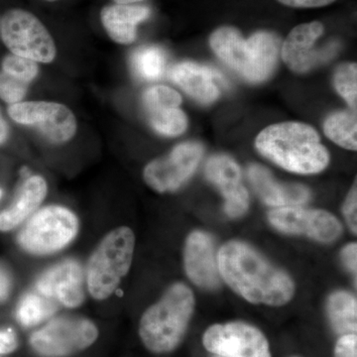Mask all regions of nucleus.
Masks as SVG:
<instances>
[{
  "label": "nucleus",
  "instance_id": "1",
  "mask_svg": "<svg viewBox=\"0 0 357 357\" xmlns=\"http://www.w3.org/2000/svg\"><path fill=\"white\" fill-rule=\"evenodd\" d=\"M220 277L252 304L280 307L295 295V284L283 270L241 241L225 243L218 255Z\"/></svg>",
  "mask_w": 357,
  "mask_h": 357
},
{
  "label": "nucleus",
  "instance_id": "33",
  "mask_svg": "<svg viewBox=\"0 0 357 357\" xmlns=\"http://www.w3.org/2000/svg\"><path fill=\"white\" fill-rule=\"evenodd\" d=\"M280 3L286 6L295 7V8H317L330 6L335 0H278Z\"/></svg>",
  "mask_w": 357,
  "mask_h": 357
},
{
  "label": "nucleus",
  "instance_id": "32",
  "mask_svg": "<svg viewBox=\"0 0 357 357\" xmlns=\"http://www.w3.org/2000/svg\"><path fill=\"white\" fill-rule=\"evenodd\" d=\"M17 337L13 330L0 331V354H11L17 349Z\"/></svg>",
  "mask_w": 357,
  "mask_h": 357
},
{
  "label": "nucleus",
  "instance_id": "40",
  "mask_svg": "<svg viewBox=\"0 0 357 357\" xmlns=\"http://www.w3.org/2000/svg\"><path fill=\"white\" fill-rule=\"evenodd\" d=\"M217 357H222V356H218Z\"/></svg>",
  "mask_w": 357,
  "mask_h": 357
},
{
  "label": "nucleus",
  "instance_id": "34",
  "mask_svg": "<svg viewBox=\"0 0 357 357\" xmlns=\"http://www.w3.org/2000/svg\"><path fill=\"white\" fill-rule=\"evenodd\" d=\"M342 260L345 266L351 270V273L356 277L357 270V246L356 243H351L345 246L342 252Z\"/></svg>",
  "mask_w": 357,
  "mask_h": 357
},
{
  "label": "nucleus",
  "instance_id": "6",
  "mask_svg": "<svg viewBox=\"0 0 357 357\" xmlns=\"http://www.w3.org/2000/svg\"><path fill=\"white\" fill-rule=\"evenodd\" d=\"M79 229V218L69 208L45 206L28 218L18 236V243L31 255H53L67 248L77 236Z\"/></svg>",
  "mask_w": 357,
  "mask_h": 357
},
{
  "label": "nucleus",
  "instance_id": "26",
  "mask_svg": "<svg viewBox=\"0 0 357 357\" xmlns=\"http://www.w3.org/2000/svg\"><path fill=\"white\" fill-rule=\"evenodd\" d=\"M337 93L347 100L352 110L356 109L357 66L354 63L342 64L337 68L333 77Z\"/></svg>",
  "mask_w": 357,
  "mask_h": 357
},
{
  "label": "nucleus",
  "instance_id": "27",
  "mask_svg": "<svg viewBox=\"0 0 357 357\" xmlns=\"http://www.w3.org/2000/svg\"><path fill=\"white\" fill-rule=\"evenodd\" d=\"M146 112L162 109L180 107L182 98L175 89L166 86H155L147 89L142 96Z\"/></svg>",
  "mask_w": 357,
  "mask_h": 357
},
{
  "label": "nucleus",
  "instance_id": "19",
  "mask_svg": "<svg viewBox=\"0 0 357 357\" xmlns=\"http://www.w3.org/2000/svg\"><path fill=\"white\" fill-rule=\"evenodd\" d=\"M151 15V9L137 4H110L100 13L103 28L112 41L128 45L135 41L137 27Z\"/></svg>",
  "mask_w": 357,
  "mask_h": 357
},
{
  "label": "nucleus",
  "instance_id": "3",
  "mask_svg": "<svg viewBox=\"0 0 357 357\" xmlns=\"http://www.w3.org/2000/svg\"><path fill=\"white\" fill-rule=\"evenodd\" d=\"M211 49L227 67L249 83H262L273 74L280 50L274 33L256 32L248 40L236 28H218L210 38Z\"/></svg>",
  "mask_w": 357,
  "mask_h": 357
},
{
  "label": "nucleus",
  "instance_id": "23",
  "mask_svg": "<svg viewBox=\"0 0 357 357\" xmlns=\"http://www.w3.org/2000/svg\"><path fill=\"white\" fill-rule=\"evenodd\" d=\"M326 135L342 148L356 150V110L335 112L326 119L324 126Z\"/></svg>",
  "mask_w": 357,
  "mask_h": 357
},
{
  "label": "nucleus",
  "instance_id": "5",
  "mask_svg": "<svg viewBox=\"0 0 357 357\" xmlns=\"http://www.w3.org/2000/svg\"><path fill=\"white\" fill-rule=\"evenodd\" d=\"M135 236L128 227L110 230L88 263L86 288L95 300L109 299L128 275L132 264Z\"/></svg>",
  "mask_w": 357,
  "mask_h": 357
},
{
  "label": "nucleus",
  "instance_id": "4",
  "mask_svg": "<svg viewBox=\"0 0 357 357\" xmlns=\"http://www.w3.org/2000/svg\"><path fill=\"white\" fill-rule=\"evenodd\" d=\"M194 309L191 289L183 283L174 284L143 314L139 325L143 344L154 354L174 351L185 337Z\"/></svg>",
  "mask_w": 357,
  "mask_h": 357
},
{
  "label": "nucleus",
  "instance_id": "36",
  "mask_svg": "<svg viewBox=\"0 0 357 357\" xmlns=\"http://www.w3.org/2000/svg\"><path fill=\"white\" fill-rule=\"evenodd\" d=\"M9 136V128L8 124L6 119H4L3 115L0 112V145L4 144L8 139Z\"/></svg>",
  "mask_w": 357,
  "mask_h": 357
},
{
  "label": "nucleus",
  "instance_id": "22",
  "mask_svg": "<svg viewBox=\"0 0 357 357\" xmlns=\"http://www.w3.org/2000/svg\"><path fill=\"white\" fill-rule=\"evenodd\" d=\"M134 76L141 81H158L166 69V54L158 46H143L136 49L130 57Z\"/></svg>",
  "mask_w": 357,
  "mask_h": 357
},
{
  "label": "nucleus",
  "instance_id": "15",
  "mask_svg": "<svg viewBox=\"0 0 357 357\" xmlns=\"http://www.w3.org/2000/svg\"><path fill=\"white\" fill-rule=\"evenodd\" d=\"M185 273L199 287L213 290L220 286L218 255L213 237L204 231L192 232L185 241L184 250Z\"/></svg>",
  "mask_w": 357,
  "mask_h": 357
},
{
  "label": "nucleus",
  "instance_id": "12",
  "mask_svg": "<svg viewBox=\"0 0 357 357\" xmlns=\"http://www.w3.org/2000/svg\"><path fill=\"white\" fill-rule=\"evenodd\" d=\"M323 34L324 26L319 21L298 25L289 33L282 46V58L289 69L305 74L337 55L340 49L337 43L326 45L323 49L314 48Z\"/></svg>",
  "mask_w": 357,
  "mask_h": 357
},
{
  "label": "nucleus",
  "instance_id": "20",
  "mask_svg": "<svg viewBox=\"0 0 357 357\" xmlns=\"http://www.w3.org/2000/svg\"><path fill=\"white\" fill-rule=\"evenodd\" d=\"M48 192V185L41 176H32L21 185L9 208L0 213V231L15 229L38 211Z\"/></svg>",
  "mask_w": 357,
  "mask_h": 357
},
{
  "label": "nucleus",
  "instance_id": "29",
  "mask_svg": "<svg viewBox=\"0 0 357 357\" xmlns=\"http://www.w3.org/2000/svg\"><path fill=\"white\" fill-rule=\"evenodd\" d=\"M29 84L11 77L3 70H0V98L3 102L14 105L20 102L27 93Z\"/></svg>",
  "mask_w": 357,
  "mask_h": 357
},
{
  "label": "nucleus",
  "instance_id": "16",
  "mask_svg": "<svg viewBox=\"0 0 357 357\" xmlns=\"http://www.w3.org/2000/svg\"><path fill=\"white\" fill-rule=\"evenodd\" d=\"M206 176L217 185L225 199V213L230 218L244 215L249 206L248 190L241 184V171L227 155H215L206 165Z\"/></svg>",
  "mask_w": 357,
  "mask_h": 357
},
{
  "label": "nucleus",
  "instance_id": "30",
  "mask_svg": "<svg viewBox=\"0 0 357 357\" xmlns=\"http://www.w3.org/2000/svg\"><path fill=\"white\" fill-rule=\"evenodd\" d=\"M344 215L347 218V225L354 234H356L357 229V191L356 184L349 192V196L345 199L344 206Z\"/></svg>",
  "mask_w": 357,
  "mask_h": 357
},
{
  "label": "nucleus",
  "instance_id": "18",
  "mask_svg": "<svg viewBox=\"0 0 357 357\" xmlns=\"http://www.w3.org/2000/svg\"><path fill=\"white\" fill-rule=\"evenodd\" d=\"M169 77L185 93L204 105L215 102L220 96L215 81L222 77L210 68L197 63L182 62L173 66L169 70Z\"/></svg>",
  "mask_w": 357,
  "mask_h": 357
},
{
  "label": "nucleus",
  "instance_id": "21",
  "mask_svg": "<svg viewBox=\"0 0 357 357\" xmlns=\"http://www.w3.org/2000/svg\"><path fill=\"white\" fill-rule=\"evenodd\" d=\"M328 312L335 332L340 335L356 333L357 303L351 293L338 291L333 293L328 302Z\"/></svg>",
  "mask_w": 357,
  "mask_h": 357
},
{
  "label": "nucleus",
  "instance_id": "28",
  "mask_svg": "<svg viewBox=\"0 0 357 357\" xmlns=\"http://www.w3.org/2000/svg\"><path fill=\"white\" fill-rule=\"evenodd\" d=\"M1 70L29 84L38 76L39 68L34 61L11 54L2 61Z\"/></svg>",
  "mask_w": 357,
  "mask_h": 357
},
{
  "label": "nucleus",
  "instance_id": "17",
  "mask_svg": "<svg viewBox=\"0 0 357 357\" xmlns=\"http://www.w3.org/2000/svg\"><path fill=\"white\" fill-rule=\"evenodd\" d=\"M248 177L260 199L275 208L300 206L311 199L306 187L297 184H282L277 182L271 173L261 165H251Z\"/></svg>",
  "mask_w": 357,
  "mask_h": 357
},
{
  "label": "nucleus",
  "instance_id": "9",
  "mask_svg": "<svg viewBox=\"0 0 357 357\" xmlns=\"http://www.w3.org/2000/svg\"><path fill=\"white\" fill-rule=\"evenodd\" d=\"M8 114L17 123L38 129L54 143L67 142L76 134V117L61 103L20 102L8 107Z\"/></svg>",
  "mask_w": 357,
  "mask_h": 357
},
{
  "label": "nucleus",
  "instance_id": "2",
  "mask_svg": "<svg viewBox=\"0 0 357 357\" xmlns=\"http://www.w3.org/2000/svg\"><path fill=\"white\" fill-rule=\"evenodd\" d=\"M255 145L263 156L293 173H319L330 163V155L318 132L300 122L268 126L258 134Z\"/></svg>",
  "mask_w": 357,
  "mask_h": 357
},
{
  "label": "nucleus",
  "instance_id": "7",
  "mask_svg": "<svg viewBox=\"0 0 357 357\" xmlns=\"http://www.w3.org/2000/svg\"><path fill=\"white\" fill-rule=\"evenodd\" d=\"M0 37L13 55L48 64L56 57L50 33L29 11L11 9L0 20Z\"/></svg>",
  "mask_w": 357,
  "mask_h": 357
},
{
  "label": "nucleus",
  "instance_id": "13",
  "mask_svg": "<svg viewBox=\"0 0 357 357\" xmlns=\"http://www.w3.org/2000/svg\"><path fill=\"white\" fill-rule=\"evenodd\" d=\"M268 218L271 225L282 232L303 234L321 243H333L342 232L337 218L325 211L287 206L274 208Z\"/></svg>",
  "mask_w": 357,
  "mask_h": 357
},
{
  "label": "nucleus",
  "instance_id": "8",
  "mask_svg": "<svg viewBox=\"0 0 357 357\" xmlns=\"http://www.w3.org/2000/svg\"><path fill=\"white\" fill-rule=\"evenodd\" d=\"M98 337V331L93 321L63 317L33 333L30 344L40 356L62 357L88 349Z\"/></svg>",
  "mask_w": 357,
  "mask_h": 357
},
{
  "label": "nucleus",
  "instance_id": "11",
  "mask_svg": "<svg viewBox=\"0 0 357 357\" xmlns=\"http://www.w3.org/2000/svg\"><path fill=\"white\" fill-rule=\"evenodd\" d=\"M203 154V146L199 143H182L168 156L154 160L145 167V183L158 192L177 191L192 177Z\"/></svg>",
  "mask_w": 357,
  "mask_h": 357
},
{
  "label": "nucleus",
  "instance_id": "39",
  "mask_svg": "<svg viewBox=\"0 0 357 357\" xmlns=\"http://www.w3.org/2000/svg\"><path fill=\"white\" fill-rule=\"evenodd\" d=\"M2 195H3V192H2V190L0 189V199H1Z\"/></svg>",
  "mask_w": 357,
  "mask_h": 357
},
{
  "label": "nucleus",
  "instance_id": "25",
  "mask_svg": "<svg viewBox=\"0 0 357 357\" xmlns=\"http://www.w3.org/2000/svg\"><path fill=\"white\" fill-rule=\"evenodd\" d=\"M147 115L154 130L167 137H176L187 129V116L178 107L152 110Z\"/></svg>",
  "mask_w": 357,
  "mask_h": 357
},
{
  "label": "nucleus",
  "instance_id": "35",
  "mask_svg": "<svg viewBox=\"0 0 357 357\" xmlns=\"http://www.w3.org/2000/svg\"><path fill=\"white\" fill-rule=\"evenodd\" d=\"M13 288V282L8 272L0 265V302L6 300Z\"/></svg>",
  "mask_w": 357,
  "mask_h": 357
},
{
  "label": "nucleus",
  "instance_id": "10",
  "mask_svg": "<svg viewBox=\"0 0 357 357\" xmlns=\"http://www.w3.org/2000/svg\"><path fill=\"white\" fill-rule=\"evenodd\" d=\"M203 342L208 351L222 357H271L264 335L243 321L211 326Z\"/></svg>",
  "mask_w": 357,
  "mask_h": 357
},
{
  "label": "nucleus",
  "instance_id": "37",
  "mask_svg": "<svg viewBox=\"0 0 357 357\" xmlns=\"http://www.w3.org/2000/svg\"><path fill=\"white\" fill-rule=\"evenodd\" d=\"M144 0H114V3L117 4H136Z\"/></svg>",
  "mask_w": 357,
  "mask_h": 357
},
{
  "label": "nucleus",
  "instance_id": "38",
  "mask_svg": "<svg viewBox=\"0 0 357 357\" xmlns=\"http://www.w3.org/2000/svg\"><path fill=\"white\" fill-rule=\"evenodd\" d=\"M45 1L55 2V1H60V0H45Z\"/></svg>",
  "mask_w": 357,
  "mask_h": 357
},
{
  "label": "nucleus",
  "instance_id": "31",
  "mask_svg": "<svg viewBox=\"0 0 357 357\" xmlns=\"http://www.w3.org/2000/svg\"><path fill=\"white\" fill-rule=\"evenodd\" d=\"M356 333L342 335L335 345V357H357Z\"/></svg>",
  "mask_w": 357,
  "mask_h": 357
},
{
  "label": "nucleus",
  "instance_id": "14",
  "mask_svg": "<svg viewBox=\"0 0 357 357\" xmlns=\"http://www.w3.org/2000/svg\"><path fill=\"white\" fill-rule=\"evenodd\" d=\"M37 290L49 299L67 307H77L84 301V276L76 260H65L40 276Z\"/></svg>",
  "mask_w": 357,
  "mask_h": 357
},
{
  "label": "nucleus",
  "instance_id": "24",
  "mask_svg": "<svg viewBox=\"0 0 357 357\" xmlns=\"http://www.w3.org/2000/svg\"><path fill=\"white\" fill-rule=\"evenodd\" d=\"M55 312L53 300L40 293H28L21 299L16 314L21 325L33 326L50 318Z\"/></svg>",
  "mask_w": 357,
  "mask_h": 357
}]
</instances>
